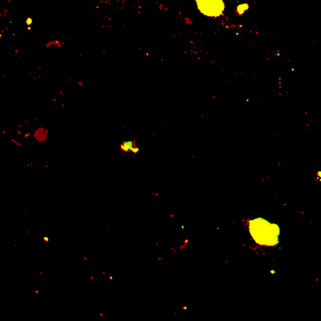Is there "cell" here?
<instances>
[{
  "instance_id": "7a4b0ae2",
  "label": "cell",
  "mask_w": 321,
  "mask_h": 321,
  "mask_svg": "<svg viewBox=\"0 0 321 321\" xmlns=\"http://www.w3.org/2000/svg\"><path fill=\"white\" fill-rule=\"evenodd\" d=\"M198 9L208 17H219L224 10L223 0H196Z\"/></svg>"
},
{
  "instance_id": "277c9868",
  "label": "cell",
  "mask_w": 321,
  "mask_h": 321,
  "mask_svg": "<svg viewBox=\"0 0 321 321\" xmlns=\"http://www.w3.org/2000/svg\"><path fill=\"white\" fill-rule=\"evenodd\" d=\"M248 8H249V6L247 5V4H241V5H239L237 8H236V9H240V10H241L239 11V13L242 14V13H244V11H246L248 10Z\"/></svg>"
},
{
  "instance_id": "6da1fadb",
  "label": "cell",
  "mask_w": 321,
  "mask_h": 321,
  "mask_svg": "<svg viewBox=\"0 0 321 321\" xmlns=\"http://www.w3.org/2000/svg\"><path fill=\"white\" fill-rule=\"evenodd\" d=\"M247 230L251 240L261 248H275L281 242V227L264 217H255L247 222Z\"/></svg>"
},
{
  "instance_id": "3957f363",
  "label": "cell",
  "mask_w": 321,
  "mask_h": 321,
  "mask_svg": "<svg viewBox=\"0 0 321 321\" xmlns=\"http://www.w3.org/2000/svg\"><path fill=\"white\" fill-rule=\"evenodd\" d=\"M121 150L123 153H130V154H138L139 152V148L137 146L135 141L133 140H128V141H123L120 145Z\"/></svg>"
}]
</instances>
